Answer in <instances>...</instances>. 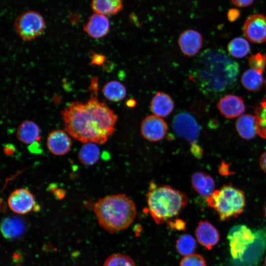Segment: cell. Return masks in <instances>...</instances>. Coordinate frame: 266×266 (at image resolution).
Segmentation results:
<instances>
[{
  "label": "cell",
  "mask_w": 266,
  "mask_h": 266,
  "mask_svg": "<svg viewBox=\"0 0 266 266\" xmlns=\"http://www.w3.org/2000/svg\"><path fill=\"white\" fill-rule=\"evenodd\" d=\"M89 90L91 97L87 102H72L61 112L65 131L83 143L103 144L114 132L118 117L97 98V77L92 79Z\"/></svg>",
  "instance_id": "6da1fadb"
},
{
  "label": "cell",
  "mask_w": 266,
  "mask_h": 266,
  "mask_svg": "<svg viewBox=\"0 0 266 266\" xmlns=\"http://www.w3.org/2000/svg\"><path fill=\"white\" fill-rule=\"evenodd\" d=\"M238 73V64L223 49H207L199 57L192 78L204 94L216 95L232 88Z\"/></svg>",
  "instance_id": "7a4b0ae2"
},
{
  "label": "cell",
  "mask_w": 266,
  "mask_h": 266,
  "mask_svg": "<svg viewBox=\"0 0 266 266\" xmlns=\"http://www.w3.org/2000/svg\"><path fill=\"white\" fill-rule=\"evenodd\" d=\"M94 211L100 225L110 233L129 227L137 213L134 202L124 194L100 199L94 205Z\"/></svg>",
  "instance_id": "3957f363"
},
{
  "label": "cell",
  "mask_w": 266,
  "mask_h": 266,
  "mask_svg": "<svg viewBox=\"0 0 266 266\" xmlns=\"http://www.w3.org/2000/svg\"><path fill=\"white\" fill-rule=\"evenodd\" d=\"M149 213L157 224L164 223L180 213L188 202L186 194L170 186L151 183L146 195Z\"/></svg>",
  "instance_id": "277c9868"
},
{
  "label": "cell",
  "mask_w": 266,
  "mask_h": 266,
  "mask_svg": "<svg viewBox=\"0 0 266 266\" xmlns=\"http://www.w3.org/2000/svg\"><path fill=\"white\" fill-rule=\"evenodd\" d=\"M206 202L217 212L221 221L237 217L243 212L246 204L243 192L231 185L215 190L207 198Z\"/></svg>",
  "instance_id": "5b68a950"
},
{
  "label": "cell",
  "mask_w": 266,
  "mask_h": 266,
  "mask_svg": "<svg viewBox=\"0 0 266 266\" xmlns=\"http://www.w3.org/2000/svg\"><path fill=\"white\" fill-rule=\"evenodd\" d=\"M14 27L19 36L24 41L33 40L44 31L45 21L39 13L30 10L23 12L16 19Z\"/></svg>",
  "instance_id": "8992f818"
},
{
  "label": "cell",
  "mask_w": 266,
  "mask_h": 266,
  "mask_svg": "<svg viewBox=\"0 0 266 266\" xmlns=\"http://www.w3.org/2000/svg\"><path fill=\"white\" fill-rule=\"evenodd\" d=\"M256 234L244 225L233 226L229 231L228 239L232 258L240 260L254 243Z\"/></svg>",
  "instance_id": "52a82bcc"
},
{
  "label": "cell",
  "mask_w": 266,
  "mask_h": 266,
  "mask_svg": "<svg viewBox=\"0 0 266 266\" xmlns=\"http://www.w3.org/2000/svg\"><path fill=\"white\" fill-rule=\"evenodd\" d=\"M172 128L178 136L188 140L191 146L197 144L200 127L190 113L184 112L176 115L173 121Z\"/></svg>",
  "instance_id": "ba28073f"
},
{
  "label": "cell",
  "mask_w": 266,
  "mask_h": 266,
  "mask_svg": "<svg viewBox=\"0 0 266 266\" xmlns=\"http://www.w3.org/2000/svg\"><path fill=\"white\" fill-rule=\"evenodd\" d=\"M7 203L9 208L15 213L25 214L36 208L33 195L27 189L19 188L9 196Z\"/></svg>",
  "instance_id": "9c48e42d"
},
{
  "label": "cell",
  "mask_w": 266,
  "mask_h": 266,
  "mask_svg": "<svg viewBox=\"0 0 266 266\" xmlns=\"http://www.w3.org/2000/svg\"><path fill=\"white\" fill-rule=\"evenodd\" d=\"M166 123L160 117L151 115L146 117L140 126V132L143 137L151 142L162 140L167 131Z\"/></svg>",
  "instance_id": "30bf717a"
},
{
  "label": "cell",
  "mask_w": 266,
  "mask_h": 266,
  "mask_svg": "<svg viewBox=\"0 0 266 266\" xmlns=\"http://www.w3.org/2000/svg\"><path fill=\"white\" fill-rule=\"evenodd\" d=\"M243 31L250 41L261 43L266 41V16L263 14H253L244 22Z\"/></svg>",
  "instance_id": "8fae6325"
},
{
  "label": "cell",
  "mask_w": 266,
  "mask_h": 266,
  "mask_svg": "<svg viewBox=\"0 0 266 266\" xmlns=\"http://www.w3.org/2000/svg\"><path fill=\"white\" fill-rule=\"evenodd\" d=\"M69 135L65 131L56 130L52 131L47 138V147L49 151L56 156L64 155L68 153L72 145Z\"/></svg>",
  "instance_id": "7c38bea8"
},
{
  "label": "cell",
  "mask_w": 266,
  "mask_h": 266,
  "mask_svg": "<svg viewBox=\"0 0 266 266\" xmlns=\"http://www.w3.org/2000/svg\"><path fill=\"white\" fill-rule=\"evenodd\" d=\"M195 235L200 244L208 250L211 249L220 239L217 229L207 220H201L198 223Z\"/></svg>",
  "instance_id": "4fadbf2b"
},
{
  "label": "cell",
  "mask_w": 266,
  "mask_h": 266,
  "mask_svg": "<svg viewBox=\"0 0 266 266\" xmlns=\"http://www.w3.org/2000/svg\"><path fill=\"white\" fill-rule=\"evenodd\" d=\"M217 106L221 114L229 119L240 116L245 110L242 99L233 95H227L222 98Z\"/></svg>",
  "instance_id": "5bb4252c"
},
{
  "label": "cell",
  "mask_w": 266,
  "mask_h": 266,
  "mask_svg": "<svg viewBox=\"0 0 266 266\" xmlns=\"http://www.w3.org/2000/svg\"><path fill=\"white\" fill-rule=\"evenodd\" d=\"M178 44L182 53L188 56H193L201 47L202 37L200 33L194 30H187L179 35Z\"/></svg>",
  "instance_id": "9a60e30c"
},
{
  "label": "cell",
  "mask_w": 266,
  "mask_h": 266,
  "mask_svg": "<svg viewBox=\"0 0 266 266\" xmlns=\"http://www.w3.org/2000/svg\"><path fill=\"white\" fill-rule=\"evenodd\" d=\"M109 28V20L106 15L95 13L89 18L83 30L90 37L100 38L108 33Z\"/></svg>",
  "instance_id": "2e32d148"
},
{
  "label": "cell",
  "mask_w": 266,
  "mask_h": 266,
  "mask_svg": "<svg viewBox=\"0 0 266 266\" xmlns=\"http://www.w3.org/2000/svg\"><path fill=\"white\" fill-rule=\"evenodd\" d=\"M18 139L25 144H31L40 139V131L34 122L26 120L21 123L16 131Z\"/></svg>",
  "instance_id": "e0dca14e"
},
{
  "label": "cell",
  "mask_w": 266,
  "mask_h": 266,
  "mask_svg": "<svg viewBox=\"0 0 266 266\" xmlns=\"http://www.w3.org/2000/svg\"><path fill=\"white\" fill-rule=\"evenodd\" d=\"M191 183L194 190L202 197L207 198L215 191L214 180L210 175L202 171L192 175Z\"/></svg>",
  "instance_id": "ac0fdd59"
},
{
  "label": "cell",
  "mask_w": 266,
  "mask_h": 266,
  "mask_svg": "<svg viewBox=\"0 0 266 266\" xmlns=\"http://www.w3.org/2000/svg\"><path fill=\"white\" fill-rule=\"evenodd\" d=\"M174 108V103L171 97L166 94L158 92L153 98L150 109L154 115L164 117L169 115Z\"/></svg>",
  "instance_id": "d6986e66"
},
{
  "label": "cell",
  "mask_w": 266,
  "mask_h": 266,
  "mask_svg": "<svg viewBox=\"0 0 266 266\" xmlns=\"http://www.w3.org/2000/svg\"><path fill=\"white\" fill-rule=\"evenodd\" d=\"M235 128L238 134L242 138L245 140L252 139L257 133L255 116L251 114L241 115L235 122Z\"/></svg>",
  "instance_id": "ffe728a7"
},
{
  "label": "cell",
  "mask_w": 266,
  "mask_h": 266,
  "mask_svg": "<svg viewBox=\"0 0 266 266\" xmlns=\"http://www.w3.org/2000/svg\"><path fill=\"white\" fill-rule=\"evenodd\" d=\"M25 224L19 218L11 217L3 220L1 224V231L5 238H16L24 232Z\"/></svg>",
  "instance_id": "44dd1931"
},
{
  "label": "cell",
  "mask_w": 266,
  "mask_h": 266,
  "mask_svg": "<svg viewBox=\"0 0 266 266\" xmlns=\"http://www.w3.org/2000/svg\"><path fill=\"white\" fill-rule=\"evenodd\" d=\"M91 7L95 13L113 15L122 10L123 0H92Z\"/></svg>",
  "instance_id": "7402d4cb"
},
{
  "label": "cell",
  "mask_w": 266,
  "mask_h": 266,
  "mask_svg": "<svg viewBox=\"0 0 266 266\" xmlns=\"http://www.w3.org/2000/svg\"><path fill=\"white\" fill-rule=\"evenodd\" d=\"M100 154V148L97 144L83 143L78 152V160L84 165L92 166L98 162Z\"/></svg>",
  "instance_id": "603a6c76"
},
{
  "label": "cell",
  "mask_w": 266,
  "mask_h": 266,
  "mask_svg": "<svg viewBox=\"0 0 266 266\" xmlns=\"http://www.w3.org/2000/svg\"><path fill=\"white\" fill-rule=\"evenodd\" d=\"M101 91L105 98L112 102L122 100L125 98L127 94L125 87L116 80L107 82Z\"/></svg>",
  "instance_id": "cb8c5ba5"
},
{
  "label": "cell",
  "mask_w": 266,
  "mask_h": 266,
  "mask_svg": "<svg viewBox=\"0 0 266 266\" xmlns=\"http://www.w3.org/2000/svg\"><path fill=\"white\" fill-rule=\"evenodd\" d=\"M241 81L246 90L253 92L259 90L264 84L262 73L253 69L247 70L243 73Z\"/></svg>",
  "instance_id": "d4e9b609"
},
{
  "label": "cell",
  "mask_w": 266,
  "mask_h": 266,
  "mask_svg": "<svg viewBox=\"0 0 266 266\" xmlns=\"http://www.w3.org/2000/svg\"><path fill=\"white\" fill-rule=\"evenodd\" d=\"M229 54L233 57L241 58L245 56L250 50V46L246 39L236 37L232 40L228 45Z\"/></svg>",
  "instance_id": "484cf974"
},
{
  "label": "cell",
  "mask_w": 266,
  "mask_h": 266,
  "mask_svg": "<svg viewBox=\"0 0 266 266\" xmlns=\"http://www.w3.org/2000/svg\"><path fill=\"white\" fill-rule=\"evenodd\" d=\"M196 246L195 239L189 234H184L180 236L176 243L177 251L179 254L184 256L194 254Z\"/></svg>",
  "instance_id": "4316f807"
},
{
  "label": "cell",
  "mask_w": 266,
  "mask_h": 266,
  "mask_svg": "<svg viewBox=\"0 0 266 266\" xmlns=\"http://www.w3.org/2000/svg\"><path fill=\"white\" fill-rule=\"evenodd\" d=\"M257 133L266 139V99L262 100L255 110Z\"/></svg>",
  "instance_id": "83f0119b"
},
{
  "label": "cell",
  "mask_w": 266,
  "mask_h": 266,
  "mask_svg": "<svg viewBox=\"0 0 266 266\" xmlns=\"http://www.w3.org/2000/svg\"><path fill=\"white\" fill-rule=\"evenodd\" d=\"M103 266H136L134 261L123 254H114L108 257Z\"/></svg>",
  "instance_id": "f1b7e54d"
},
{
  "label": "cell",
  "mask_w": 266,
  "mask_h": 266,
  "mask_svg": "<svg viewBox=\"0 0 266 266\" xmlns=\"http://www.w3.org/2000/svg\"><path fill=\"white\" fill-rule=\"evenodd\" d=\"M248 65L251 68L262 74L266 66V57L265 54L257 53L252 55L248 58Z\"/></svg>",
  "instance_id": "f546056e"
},
{
  "label": "cell",
  "mask_w": 266,
  "mask_h": 266,
  "mask_svg": "<svg viewBox=\"0 0 266 266\" xmlns=\"http://www.w3.org/2000/svg\"><path fill=\"white\" fill-rule=\"evenodd\" d=\"M180 266H207L203 257L196 254L184 256L180 263Z\"/></svg>",
  "instance_id": "4dcf8cb0"
},
{
  "label": "cell",
  "mask_w": 266,
  "mask_h": 266,
  "mask_svg": "<svg viewBox=\"0 0 266 266\" xmlns=\"http://www.w3.org/2000/svg\"><path fill=\"white\" fill-rule=\"evenodd\" d=\"M105 60V57L101 54L95 53L92 57L91 65L95 66L102 65Z\"/></svg>",
  "instance_id": "1f68e13d"
},
{
  "label": "cell",
  "mask_w": 266,
  "mask_h": 266,
  "mask_svg": "<svg viewBox=\"0 0 266 266\" xmlns=\"http://www.w3.org/2000/svg\"><path fill=\"white\" fill-rule=\"evenodd\" d=\"M219 171L222 175H228L233 174V172L230 170L229 165L224 161H222L219 166Z\"/></svg>",
  "instance_id": "d6a6232c"
},
{
  "label": "cell",
  "mask_w": 266,
  "mask_h": 266,
  "mask_svg": "<svg viewBox=\"0 0 266 266\" xmlns=\"http://www.w3.org/2000/svg\"><path fill=\"white\" fill-rule=\"evenodd\" d=\"M232 3L239 7H244L251 5L254 0H231Z\"/></svg>",
  "instance_id": "836d02e7"
},
{
  "label": "cell",
  "mask_w": 266,
  "mask_h": 266,
  "mask_svg": "<svg viewBox=\"0 0 266 266\" xmlns=\"http://www.w3.org/2000/svg\"><path fill=\"white\" fill-rule=\"evenodd\" d=\"M260 166L263 171L266 173V151L264 152L260 157Z\"/></svg>",
  "instance_id": "e575fe53"
},
{
  "label": "cell",
  "mask_w": 266,
  "mask_h": 266,
  "mask_svg": "<svg viewBox=\"0 0 266 266\" xmlns=\"http://www.w3.org/2000/svg\"><path fill=\"white\" fill-rule=\"evenodd\" d=\"M239 15L238 11L236 9H231L228 13V18L230 21H233L237 18Z\"/></svg>",
  "instance_id": "d590c367"
},
{
  "label": "cell",
  "mask_w": 266,
  "mask_h": 266,
  "mask_svg": "<svg viewBox=\"0 0 266 266\" xmlns=\"http://www.w3.org/2000/svg\"><path fill=\"white\" fill-rule=\"evenodd\" d=\"M128 102H129V103H127V105L129 107L133 106L134 104H135V101L133 100H129V101H128Z\"/></svg>",
  "instance_id": "8d00e7d4"
},
{
  "label": "cell",
  "mask_w": 266,
  "mask_h": 266,
  "mask_svg": "<svg viewBox=\"0 0 266 266\" xmlns=\"http://www.w3.org/2000/svg\"><path fill=\"white\" fill-rule=\"evenodd\" d=\"M264 212H265V216L266 218V204L265 207Z\"/></svg>",
  "instance_id": "74e56055"
},
{
  "label": "cell",
  "mask_w": 266,
  "mask_h": 266,
  "mask_svg": "<svg viewBox=\"0 0 266 266\" xmlns=\"http://www.w3.org/2000/svg\"><path fill=\"white\" fill-rule=\"evenodd\" d=\"M264 265H265V266H266V256L265 259Z\"/></svg>",
  "instance_id": "f35d334b"
},
{
  "label": "cell",
  "mask_w": 266,
  "mask_h": 266,
  "mask_svg": "<svg viewBox=\"0 0 266 266\" xmlns=\"http://www.w3.org/2000/svg\"><path fill=\"white\" fill-rule=\"evenodd\" d=\"M266 57V53L265 54Z\"/></svg>",
  "instance_id": "ab89813d"
},
{
  "label": "cell",
  "mask_w": 266,
  "mask_h": 266,
  "mask_svg": "<svg viewBox=\"0 0 266 266\" xmlns=\"http://www.w3.org/2000/svg\"></svg>",
  "instance_id": "60d3db41"
}]
</instances>
